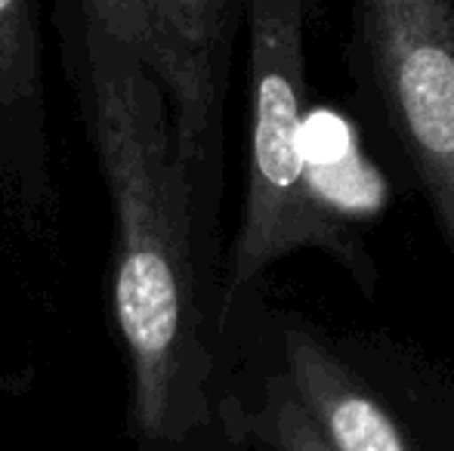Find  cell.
Wrapping results in <instances>:
<instances>
[{
  "label": "cell",
  "instance_id": "8992f818",
  "mask_svg": "<svg viewBox=\"0 0 454 451\" xmlns=\"http://www.w3.org/2000/svg\"><path fill=\"white\" fill-rule=\"evenodd\" d=\"M241 427L257 436L270 451H334L318 433L303 405L297 402L285 374L266 380L263 402L257 411H247L241 417Z\"/></svg>",
  "mask_w": 454,
  "mask_h": 451
},
{
  "label": "cell",
  "instance_id": "52a82bcc",
  "mask_svg": "<svg viewBox=\"0 0 454 451\" xmlns=\"http://www.w3.org/2000/svg\"><path fill=\"white\" fill-rule=\"evenodd\" d=\"M0 103H37V43L31 0H0Z\"/></svg>",
  "mask_w": 454,
  "mask_h": 451
},
{
  "label": "cell",
  "instance_id": "6da1fadb",
  "mask_svg": "<svg viewBox=\"0 0 454 451\" xmlns=\"http://www.w3.org/2000/svg\"><path fill=\"white\" fill-rule=\"evenodd\" d=\"M84 112L114 211L112 313L133 427L180 442L207 424L210 353L192 251V180L164 93L137 50L81 16Z\"/></svg>",
  "mask_w": 454,
  "mask_h": 451
},
{
  "label": "cell",
  "instance_id": "7a4b0ae2",
  "mask_svg": "<svg viewBox=\"0 0 454 451\" xmlns=\"http://www.w3.org/2000/svg\"><path fill=\"white\" fill-rule=\"evenodd\" d=\"M245 6L251 31V145L226 303L272 263L303 247L349 260L343 226L328 214L312 183L303 0H245Z\"/></svg>",
  "mask_w": 454,
  "mask_h": 451
},
{
  "label": "cell",
  "instance_id": "3957f363",
  "mask_svg": "<svg viewBox=\"0 0 454 451\" xmlns=\"http://www.w3.org/2000/svg\"><path fill=\"white\" fill-rule=\"evenodd\" d=\"M362 66L454 247V0H356Z\"/></svg>",
  "mask_w": 454,
  "mask_h": 451
},
{
  "label": "cell",
  "instance_id": "ba28073f",
  "mask_svg": "<svg viewBox=\"0 0 454 451\" xmlns=\"http://www.w3.org/2000/svg\"><path fill=\"white\" fill-rule=\"evenodd\" d=\"M81 16L127 47H139V0H81Z\"/></svg>",
  "mask_w": 454,
  "mask_h": 451
},
{
  "label": "cell",
  "instance_id": "5b68a950",
  "mask_svg": "<svg viewBox=\"0 0 454 451\" xmlns=\"http://www.w3.org/2000/svg\"><path fill=\"white\" fill-rule=\"evenodd\" d=\"M285 380L334 451H414L389 408L306 331L285 334Z\"/></svg>",
  "mask_w": 454,
  "mask_h": 451
},
{
  "label": "cell",
  "instance_id": "277c9868",
  "mask_svg": "<svg viewBox=\"0 0 454 451\" xmlns=\"http://www.w3.org/2000/svg\"><path fill=\"white\" fill-rule=\"evenodd\" d=\"M229 10L232 0H139L137 56L161 87L192 180L207 161L216 127Z\"/></svg>",
  "mask_w": 454,
  "mask_h": 451
}]
</instances>
